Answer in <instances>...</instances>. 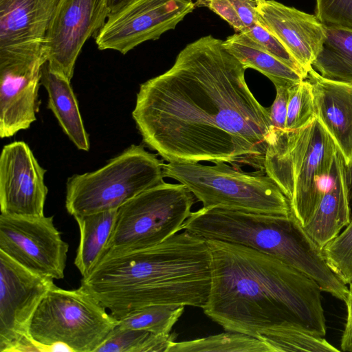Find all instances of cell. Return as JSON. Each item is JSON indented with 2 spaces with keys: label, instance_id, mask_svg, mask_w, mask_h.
<instances>
[{
  "label": "cell",
  "instance_id": "obj_1",
  "mask_svg": "<svg viewBox=\"0 0 352 352\" xmlns=\"http://www.w3.org/2000/svg\"><path fill=\"white\" fill-rule=\"evenodd\" d=\"M245 70L212 35L188 44L168 70L140 85L132 116L143 142L168 162L265 170L272 126Z\"/></svg>",
  "mask_w": 352,
  "mask_h": 352
},
{
  "label": "cell",
  "instance_id": "obj_2",
  "mask_svg": "<svg viewBox=\"0 0 352 352\" xmlns=\"http://www.w3.org/2000/svg\"><path fill=\"white\" fill-rule=\"evenodd\" d=\"M212 253L211 287L204 314L226 331L262 340L296 327L324 337L326 320L318 284L300 270L241 245L206 240Z\"/></svg>",
  "mask_w": 352,
  "mask_h": 352
},
{
  "label": "cell",
  "instance_id": "obj_3",
  "mask_svg": "<svg viewBox=\"0 0 352 352\" xmlns=\"http://www.w3.org/2000/svg\"><path fill=\"white\" fill-rule=\"evenodd\" d=\"M212 261L206 240L184 230L151 247L104 252L80 285L118 320L153 305L203 309Z\"/></svg>",
  "mask_w": 352,
  "mask_h": 352
},
{
  "label": "cell",
  "instance_id": "obj_4",
  "mask_svg": "<svg viewBox=\"0 0 352 352\" xmlns=\"http://www.w3.org/2000/svg\"><path fill=\"white\" fill-rule=\"evenodd\" d=\"M206 240L241 245L274 256L316 282L322 292L345 301L349 288L331 270L322 249L291 213L248 212L219 208L192 212L182 226Z\"/></svg>",
  "mask_w": 352,
  "mask_h": 352
},
{
  "label": "cell",
  "instance_id": "obj_5",
  "mask_svg": "<svg viewBox=\"0 0 352 352\" xmlns=\"http://www.w3.org/2000/svg\"><path fill=\"white\" fill-rule=\"evenodd\" d=\"M338 151L316 117L294 131L272 129L264 170L287 198L291 213L302 227L319 205Z\"/></svg>",
  "mask_w": 352,
  "mask_h": 352
},
{
  "label": "cell",
  "instance_id": "obj_6",
  "mask_svg": "<svg viewBox=\"0 0 352 352\" xmlns=\"http://www.w3.org/2000/svg\"><path fill=\"white\" fill-rule=\"evenodd\" d=\"M213 163L169 162L164 164L163 173L186 186L203 208L291 214L289 200L265 170L246 172L223 161Z\"/></svg>",
  "mask_w": 352,
  "mask_h": 352
},
{
  "label": "cell",
  "instance_id": "obj_7",
  "mask_svg": "<svg viewBox=\"0 0 352 352\" xmlns=\"http://www.w3.org/2000/svg\"><path fill=\"white\" fill-rule=\"evenodd\" d=\"M163 165L144 146L133 144L102 168L67 179V211L75 217L118 210L142 192L164 183Z\"/></svg>",
  "mask_w": 352,
  "mask_h": 352
},
{
  "label": "cell",
  "instance_id": "obj_8",
  "mask_svg": "<svg viewBox=\"0 0 352 352\" xmlns=\"http://www.w3.org/2000/svg\"><path fill=\"white\" fill-rule=\"evenodd\" d=\"M118 321L83 286L67 290L55 285L37 307L29 335L40 351L60 342L72 352H96Z\"/></svg>",
  "mask_w": 352,
  "mask_h": 352
},
{
  "label": "cell",
  "instance_id": "obj_9",
  "mask_svg": "<svg viewBox=\"0 0 352 352\" xmlns=\"http://www.w3.org/2000/svg\"><path fill=\"white\" fill-rule=\"evenodd\" d=\"M194 203L195 196L182 184L164 182L142 192L118 209L103 252L142 249L164 241L182 230Z\"/></svg>",
  "mask_w": 352,
  "mask_h": 352
},
{
  "label": "cell",
  "instance_id": "obj_10",
  "mask_svg": "<svg viewBox=\"0 0 352 352\" xmlns=\"http://www.w3.org/2000/svg\"><path fill=\"white\" fill-rule=\"evenodd\" d=\"M54 279L33 273L0 251V351H40L29 335L32 316Z\"/></svg>",
  "mask_w": 352,
  "mask_h": 352
},
{
  "label": "cell",
  "instance_id": "obj_11",
  "mask_svg": "<svg viewBox=\"0 0 352 352\" xmlns=\"http://www.w3.org/2000/svg\"><path fill=\"white\" fill-rule=\"evenodd\" d=\"M69 245L54 223V216L0 214V251L38 275L64 278Z\"/></svg>",
  "mask_w": 352,
  "mask_h": 352
},
{
  "label": "cell",
  "instance_id": "obj_12",
  "mask_svg": "<svg viewBox=\"0 0 352 352\" xmlns=\"http://www.w3.org/2000/svg\"><path fill=\"white\" fill-rule=\"evenodd\" d=\"M195 7L192 0H134L109 14L96 33V43L100 50L126 54L141 43L157 40L175 29Z\"/></svg>",
  "mask_w": 352,
  "mask_h": 352
},
{
  "label": "cell",
  "instance_id": "obj_13",
  "mask_svg": "<svg viewBox=\"0 0 352 352\" xmlns=\"http://www.w3.org/2000/svg\"><path fill=\"white\" fill-rule=\"evenodd\" d=\"M109 13L107 0H60L43 45L49 69L71 81L84 44Z\"/></svg>",
  "mask_w": 352,
  "mask_h": 352
},
{
  "label": "cell",
  "instance_id": "obj_14",
  "mask_svg": "<svg viewBox=\"0 0 352 352\" xmlns=\"http://www.w3.org/2000/svg\"><path fill=\"white\" fill-rule=\"evenodd\" d=\"M45 173L25 142L5 145L0 156L1 214L43 216L48 192Z\"/></svg>",
  "mask_w": 352,
  "mask_h": 352
},
{
  "label": "cell",
  "instance_id": "obj_15",
  "mask_svg": "<svg viewBox=\"0 0 352 352\" xmlns=\"http://www.w3.org/2000/svg\"><path fill=\"white\" fill-rule=\"evenodd\" d=\"M59 1L0 0V61L33 59L45 52Z\"/></svg>",
  "mask_w": 352,
  "mask_h": 352
},
{
  "label": "cell",
  "instance_id": "obj_16",
  "mask_svg": "<svg viewBox=\"0 0 352 352\" xmlns=\"http://www.w3.org/2000/svg\"><path fill=\"white\" fill-rule=\"evenodd\" d=\"M45 52L29 60L0 61V136L28 129L39 111L38 89Z\"/></svg>",
  "mask_w": 352,
  "mask_h": 352
},
{
  "label": "cell",
  "instance_id": "obj_17",
  "mask_svg": "<svg viewBox=\"0 0 352 352\" xmlns=\"http://www.w3.org/2000/svg\"><path fill=\"white\" fill-rule=\"evenodd\" d=\"M256 3L258 21L282 43L307 77L325 40V25L316 15L275 0Z\"/></svg>",
  "mask_w": 352,
  "mask_h": 352
},
{
  "label": "cell",
  "instance_id": "obj_18",
  "mask_svg": "<svg viewBox=\"0 0 352 352\" xmlns=\"http://www.w3.org/2000/svg\"><path fill=\"white\" fill-rule=\"evenodd\" d=\"M307 78L314 96L315 116L329 134L346 166L352 165V84L322 77L313 67Z\"/></svg>",
  "mask_w": 352,
  "mask_h": 352
},
{
  "label": "cell",
  "instance_id": "obj_19",
  "mask_svg": "<svg viewBox=\"0 0 352 352\" xmlns=\"http://www.w3.org/2000/svg\"><path fill=\"white\" fill-rule=\"evenodd\" d=\"M351 204L346 166L338 151L334 157L327 185L318 208L304 229L322 249L334 239L351 221Z\"/></svg>",
  "mask_w": 352,
  "mask_h": 352
},
{
  "label": "cell",
  "instance_id": "obj_20",
  "mask_svg": "<svg viewBox=\"0 0 352 352\" xmlns=\"http://www.w3.org/2000/svg\"><path fill=\"white\" fill-rule=\"evenodd\" d=\"M41 82L48 94L47 108L53 112L64 133L79 150L88 151L89 139L71 81L51 72L46 62L42 68Z\"/></svg>",
  "mask_w": 352,
  "mask_h": 352
},
{
  "label": "cell",
  "instance_id": "obj_21",
  "mask_svg": "<svg viewBox=\"0 0 352 352\" xmlns=\"http://www.w3.org/2000/svg\"><path fill=\"white\" fill-rule=\"evenodd\" d=\"M224 48L246 69H254L267 77L275 87L298 83L304 77L266 52L243 32H236L223 41Z\"/></svg>",
  "mask_w": 352,
  "mask_h": 352
},
{
  "label": "cell",
  "instance_id": "obj_22",
  "mask_svg": "<svg viewBox=\"0 0 352 352\" xmlns=\"http://www.w3.org/2000/svg\"><path fill=\"white\" fill-rule=\"evenodd\" d=\"M118 210L74 217L80 232L74 264L82 277L100 259L114 226Z\"/></svg>",
  "mask_w": 352,
  "mask_h": 352
},
{
  "label": "cell",
  "instance_id": "obj_23",
  "mask_svg": "<svg viewBox=\"0 0 352 352\" xmlns=\"http://www.w3.org/2000/svg\"><path fill=\"white\" fill-rule=\"evenodd\" d=\"M325 26L326 38L312 67L324 78L352 84V28Z\"/></svg>",
  "mask_w": 352,
  "mask_h": 352
},
{
  "label": "cell",
  "instance_id": "obj_24",
  "mask_svg": "<svg viewBox=\"0 0 352 352\" xmlns=\"http://www.w3.org/2000/svg\"><path fill=\"white\" fill-rule=\"evenodd\" d=\"M167 352H273L263 341L239 332L226 331L195 340L173 342Z\"/></svg>",
  "mask_w": 352,
  "mask_h": 352
},
{
  "label": "cell",
  "instance_id": "obj_25",
  "mask_svg": "<svg viewBox=\"0 0 352 352\" xmlns=\"http://www.w3.org/2000/svg\"><path fill=\"white\" fill-rule=\"evenodd\" d=\"M177 333L158 336L148 331L124 329L117 325L96 352H167Z\"/></svg>",
  "mask_w": 352,
  "mask_h": 352
},
{
  "label": "cell",
  "instance_id": "obj_26",
  "mask_svg": "<svg viewBox=\"0 0 352 352\" xmlns=\"http://www.w3.org/2000/svg\"><path fill=\"white\" fill-rule=\"evenodd\" d=\"M184 305L176 304L153 305L139 309L118 321L120 328L148 331L158 336L170 333L184 311Z\"/></svg>",
  "mask_w": 352,
  "mask_h": 352
},
{
  "label": "cell",
  "instance_id": "obj_27",
  "mask_svg": "<svg viewBox=\"0 0 352 352\" xmlns=\"http://www.w3.org/2000/svg\"><path fill=\"white\" fill-rule=\"evenodd\" d=\"M273 352L283 351H340L322 336L312 334L296 327L276 329L263 337Z\"/></svg>",
  "mask_w": 352,
  "mask_h": 352
},
{
  "label": "cell",
  "instance_id": "obj_28",
  "mask_svg": "<svg viewBox=\"0 0 352 352\" xmlns=\"http://www.w3.org/2000/svg\"><path fill=\"white\" fill-rule=\"evenodd\" d=\"M256 0H197L228 23L236 32H243L258 21Z\"/></svg>",
  "mask_w": 352,
  "mask_h": 352
},
{
  "label": "cell",
  "instance_id": "obj_29",
  "mask_svg": "<svg viewBox=\"0 0 352 352\" xmlns=\"http://www.w3.org/2000/svg\"><path fill=\"white\" fill-rule=\"evenodd\" d=\"M322 251L327 265L335 274L345 285L352 283V219L343 231Z\"/></svg>",
  "mask_w": 352,
  "mask_h": 352
},
{
  "label": "cell",
  "instance_id": "obj_30",
  "mask_svg": "<svg viewBox=\"0 0 352 352\" xmlns=\"http://www.w3.org/2000/svg\"><path fill=\"white\" fill-rule=\"evenodd\" d=\"M315 117L311 85L305 78L289 88L285 130L294 131L302 128Z\"/></svg>",
  "mask_w": 352,
  "mask_h": 352
},
{
  "label": "cell",
  "instance_id": "obj_31",
  "mask_svg": "<svg viewBox=\"0 0 352 352\" xmlns=\"http://www.w3.org/2000/svg\"><path fill=\"white\" fill-rule=\"evenodd\" d=\"M248 37L261 45L266 52L289 66L304 78L303 71L282 43L259 22L243 32Z\"/></svg>",
  "mask_w": 352,
  "mask_h": 352
},
{
  "label": "cell",
  "instance_id": "obj_32",
  "mask_svg": "<svg viewBox=\"0 0 352 352\" xmlns=\"http://www.w3.org/2000/svg\"><path fill=\"white\" fill-rule=\"evenodd\" d=\"M315 15L324 25L352 28V0H316Z\"/></svg>",
  "mask_w": 352,
  "mask_h": 352
},
{
  "label": "cell",
  "instance_id": "obj_33",
  "mask_svg": "<svg viewBox=\"0 0 352 352\" xmlns=\"http://www.w3.org/2000/svg\"><path fill=\"white\" fill-rule=\"evenodd\" d=\"M276 94L275 100L269 110L273 130H285L286 126L289 88L287 87H275Z\"/></svg>",
  "mask_w": 352,
  "mask_h": 352
},
{
  "label": "cell",
  "instance_id": "obj_34",
  "mask_svg": "<svg viewBox=\"0 0 352 352\" xmlns=\"http://www.w3.org/2000/svg\"><path fill=\"white\" fill-rule=\"evenodd\" d=\"M349 285V292L344 302L347 309V316L341 338L340 347L343 351L352 352V283Z\"/></svg>",
  "mask_w": 352,
  "mask_h": 352
},
{
  "label": "cell",
  "instance_id": "obj_35",
  "mask_svg": "<svg viewBox=\"0 0 352 352\" xmlns=\"http://www.w3.org/2000/svg\"><path fill=\"white\" fill-rule=\"evenodd\" d=\"M133 1L134 0H107L109 12L110 13L117 12Z\"/></svg>",
  "mask_w": 352,
  "mask_h": 352
},
{
  "label": "cell",
  "instance_id": "obj_36",
  "mask_svg": "<svg viewBox=\"0 0 352 352\" xmlns=\"http://www.w3.org/2000/svg\"><path fill=\"white\" fill-rule=\"evenodd\" d=\"M346 176L350 204L352 205V165L346 166Z\"/></svg>",
  "mask_w": 352,
  "mask_h": 352
}]
</instances>
